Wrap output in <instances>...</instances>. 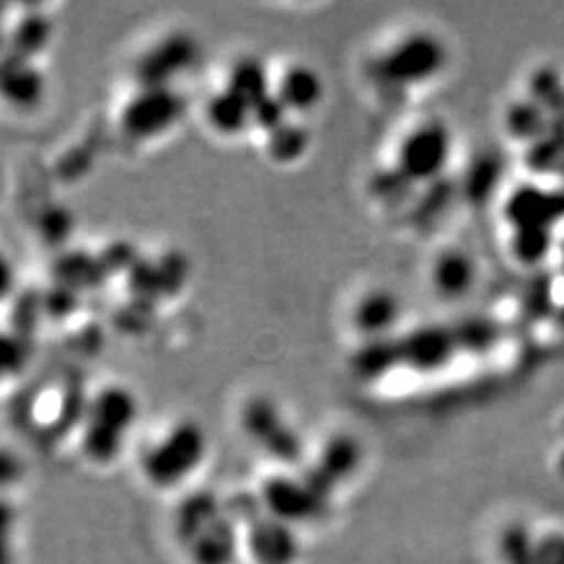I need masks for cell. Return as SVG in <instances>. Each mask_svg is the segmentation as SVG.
<instances>
[{"mask_svg":"<svg viewBox=\"0 0 564 564\" xmlns=\"http://www.w3.org/2000/svg\"><path fill=\"white\" fill-rule=\"evenodd\" d=\"M207 454V437L199 424L178 423L163 433L162 440L147 449L142 473L147 481L160 489L178 487L193 477Z\"/></svg>","mask_w":564,"mask_h":564,"instance_id":"6da1fadb","label":"cell"},{"mask_svg":"<svg viewBox=\"0 0 564 564\" xmlns=\"http://www.w3.org/2000/svg\"><path fill=\"white\" fill-rule=\"evenodd\" d=\"M445 63V48L433 32L412 30L387 42L377 57L379 74L391 86H421L435 78Z\"/></svg>","mask_w":564,"mask_h":564,"instance_id":"7a4b0ae2","label":"cell"},{"mask_svg":"<svg viewBox=\"0 0 564 564\" xmlns=\"http://www.w3.org/2000/svg\"><path fill=\"white\" fill-rule=\"evenodd\" d=\"M452 137L444 121L423 120L410 128L398 144V167L412 181H431L444 172Z\"/></svg>","mask_w":564,"mask_h":564,"instance_id":"3957f363","label":"cell"},{"mask_svg":"<svg viewBox=\"0 0 564 564\" xmlns=\"http://www.w3.org/2000/svg\"><path fill=\"white\" fill-rule=\"evenodd\" d=\"M262 506L270 517L297 527L323 521L328 498L305 477H272L263 484Z\"/></svg>","mask_w":564,"mask_h":564,"instance_id":"277c9868","label":"cell"},{"mask_svg":"<svg viewBox=\"0 0 564 564\" xmlns=\"http://www.w3.org/2000/svg\"><path fill=\"white\" fill-rule=\"evenodd\" d=\"M134 423V408L126 398L107 395L95 405L84 433V454L97 464L118 458Z\"/></svg>","mask_w":564,"mask_h":564,"instance_id":"5b68a950","label":"cell"},{"mask_svg":"<svg viewBox=\"0 0 564 564\" xmlns=\"http://www.w3.org/2000/svg\"><path fill=\"white\" fill-rule=\"evenodd\" d=\"M245 544L256 564H295L302 554L295 527L268 512L249 519Z\"/></svg>","mask_w":564,"mask_h":564,"instance_id":"8992f818","label":"cell"},{"mask_svg":"<svg viewBox=\"0 0 564 564\" xmlns=\"http://www.w3.org/2000/svg\"><path fill=\"white\" fill-rule=\"evenodd\" d=\"M479 279V263L475 256L458 247L440 249L429 263V284L433 293L444 302H458L470 295Z\"/></svg>","mask_w":564,"mask_h":564,"instance_id":"52a82bcc","label":"cell"},{"mask_svg":"<svg viewBox=\"0 0 564 564\" xmlns=\"http://www.w3.org/2000/svg\"><path fill=\"white\" fill-rule=\"evenodd\" d=\"M402 307V300L393 289L372 284L351 302L349 323L362 337H381L400 323Z\"/></svg>","mask_w":564,"mask_h":564,"instance_id":"ba28073f","label":"cell"},{"mask_svg":"<svg viewBox=\"0 0 564 564\" xmlns=\"http://www.w3.org/2000/svg\"><path fill=\"white\" fill-rule=\"evenodd\" d=\"M362 463V447L358 440L349 435H337L324 445L318 464L305 475V479L314 485L323 496L330 500L337 484L349 479Z\"/></svg>","mask_w":564,"mask_h":564,"instance_id":"9c48e42d","label":"cell"},{"mask_svg":"<svg viewBox=\"0 0 564 564\" xmlns=\"http://www.w3.org/2000/svg\"><path fill=\"white\" fill-rule=\"evenodd\" d=\"M193 564H232L239 552V535L235 519L224 512L191 544L184 547Z\"/></svg>","mask_w":564,"mask_h":564,"instance_id":"30bf717a","label":"cell"},{"mask_svg":"<svg viewBox=\"0 0 564 564\" xmlns=\"http://www.w3.org/2000/svg\"><path fill=\"white\" fill-rule=\"evenodd\" d=\"M324 86L316 69L310 65H291L276 86L274 99L281 102L284 109L307 113L323 101Z\"/></svg>","mask_w":564,"mask_h":564,"instance_id":"8fae6325","label":"cell"},{"mask_svg":"<svg viewBox=\"0 0 564 564\" xmlns=\"http://www.w3.org/2000/svg\"><path fill=\"white\" fill-rule=\"evenodd\" d=\"M247 431L253 440H258V444L268 449V454H274L282 463H295L300 458V440L289 426L282 424L281 416L274 410L262 412L256 408L247 416Z\"/></svg>","mask_w":564,"mask_h":564,"instance_id":"7c38bea8","label":"cell"},{"mask_svg":"<svg viewBox=\"0 0 564 564\" xmlns=\"http://www.w3.org/2000/svg\"><path fill=\"white\" fill-rule=\"evenodd\" d=\"M223 514V502L214 494L199 491V494L188 496L178 506L176 519H174V533H176L182 547L191 544L199 533H203L214 521H218Z\"/></svg>","mask_w":564,"mask_h":564,"instance_id":"4fadbf2b","label":"cell"},{"mask_svg":"<svg viewBox=\"0 0 564 564\" xmlns=\"http://www.w3.org/2000/svg\"><path fill=\"white\" fill-rule=\"evenodd\" d=\"M502 564H538V538L524 523L506 524L498 538Z\"/></svg>","mask_w":564,"mask_h":564,"instance_id":"5bb4252c","label":"cell"},{"mask_svg":"<svg viewBox=\"0 0 564 564\" xmlns=\"http://www.w3.org/2000/svg\"><path fill=\"white\" fill-rule=\"evenodd\" d=\"M20 512L11 500L0 496V564L18 563Z\"/></svg>","mask_w":564,"mask_h":564,"instance_id":"9a60e30c","label":"cell"},{"mask_svg":"<svg viewBox=\"0 0 564 564\" xmlns=\"http://www.w3.org/2000/svg\"><path fill=\"white\" fill-rule=\"evenodd\" d=\"M538 564H564V533L550 531L538 538Z\"/></svg>","mask_w":564,"mask_h":564,"instance_id":"2e32d148","label":"cell"},{"mask_svg":"<svg viewBox=\"0 0 564 564\" xmlns=\"http://www.w3.org/2000/svg\"><path fill=\"white\" fill-rule=\"evenodd\" d=\"M21 475H23V464L20 458L9 449H0V491L18 484Z\"/></svg>","mask_w":564,"mask_h":564,"instance_id":"e0dca14e","label":"cell"},{"mask_svg":"<svg viewBox=\"0 0 564 564\" xmlns=\"http://www.w3.org/2000/svg\"><path fill=\"white\" fill-rule=\"evenodd\" d=\"M558 470H561V475L564 477V452L561 454V458H558Z\"/></svg>","mask_w":564,"mask_h":564,"instance_id":"ac0fdd59","label":"cell"}]
</instances>
